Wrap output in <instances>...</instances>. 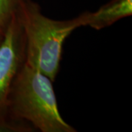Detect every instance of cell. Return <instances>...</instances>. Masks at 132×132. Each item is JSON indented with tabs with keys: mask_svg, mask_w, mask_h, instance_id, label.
Instances as JSON below:
<instances>
[{
	"mask_svg": "<svg viewBox=\"0 0 132 132\" xmlns=\"http://www.w3.org/2000/svg\"><path fill=\"white\" fill-rule=\"evenodd\" d=\"M52 82L46 76L24 62L10 91L0 129L76 131L62 117Z\"/></svg>",
	"mask_w": 132,
	"mask_h": 132,
	"instance_id": "cell-1",
	"label": "cell"
},
{
	"mask_svg": "<svg viewBox=\"0 0 132 132\" xmlns=\"http://www.w3.org/2000/svg\"><path fill=\"white\" fill-rule=\"evenodd\" d=\"M17 17L25 38V62L54 82L66 38L85 26L83 13L72 19L54 20L43 14L38 3L27 0L20 7Z\"/></svg>",
	"mask_w": 132,
	"mask_h": 132,
	"instance_id": "cell-2",
	"label": "cell"
},
{
	"mask_svg": "<svg viewBox=\"0 0 132 132\" xmlns=\"http://www.w3.org/2000/svg\"><path fill=\"white\" fill-rule=\"evenodd\" d=\"M25 62V38L17 14L5 29L0 43V120L12 85Z\"/></svg>",
	"mask_w": 132,
	"mask_h": 132,
	"instance_id": "cell-3",
	"label": "cell"
},
{
	"mask_svg": "<svg viewBox=\"0 0 132 132\" xmlns=\"http://www.w3.org/2000/svg\"><path fill=\"white\" fill-rule=\"evenodd\" d=\"M132 14V0H111L95 12L83 13L85 26L96 30L108 27Z\"/></svg>",
	"mask_w": 132,
	"mask_h": 132,
	"instance_id": "cell-4",
	"label": "cell"
},
{
	"mask_svg": "<svg viewBox=\"0 0 132 132\" xmlns=\"http://www.w3.org/2000/svg\"><path fill=\"white\" fill-rule=\"evenodd\" d=\"M27 0H0V27L6 29L17 14L20 7Z\"/></svg>",
	"mask_w": 132,
	"mask_h": 132,
	"instance_id": "cell-5",
	"label": "cell"
},
{
	"mask_svg": "<svg viewBox=\"0 0 132 132\" xmlns=\"http://www.w3.org/2000/svg\"><path fill=\"white\" fill-rule=\"evenodd\" d=\"M5 29H2L1 27H0V43H1V42L2 41V40H3L4 35H5Z\"/></svg>",
	"mask_w": 132,
	"mask_h": 132,
	"instance_id": "cell-6",
	"label": "cell"
}]
</instances>
